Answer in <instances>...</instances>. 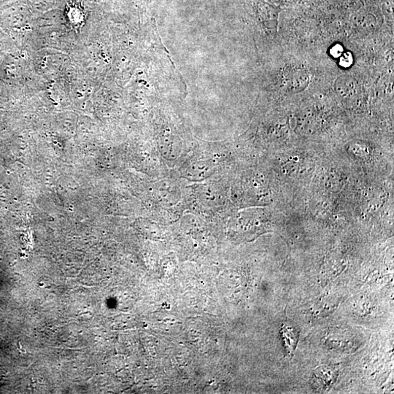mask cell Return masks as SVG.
Segmentation results:
<instances>
[{
  "instance_id": "6da1fadb",
  "label": "cell",
  "mask_w": 394,
  "mask_h": 394,
  "mask_svg": "<svg viewBox=\"0 0 394 394\" xmlns=\"http://www.w3.org/2000/svg\"><path fill=\"white\" fill-rule=\"evenodd\" d=\"M309 81V73L305 69H292L285 75L283 78V86L286 91L297 93L303 91L307 87Z\"/></svg>"
},
{
  "instance_id": "7a4b0ae2",
  "label": "cell",
  "mask_w": 394,
  "mask_h": 394,
  "mask_svg": "<svg viewBox=\"0 0 394 394\" xmlns=\"http://www.w3.org/2000/svg\"><path fill=\"white\" fill-rule=\"evenodd\" d=\"M356 80L353 77L344 75L337 78L334 84L335 91L343 97L352 96L356 91Z\"/></svg>"
},
{
  "instance_id": "3957f363",
  "label": "cell",
  "mask_w": 394,
  "mask_h": 394,
  "mask_svg": "<svg viewBox=\"0 0 394 394\" xmlns=\"http://www.w3.org/2000/svg\"><path fill=\"white\" fill-rule=\"evenodd\" d=\"M375 18L370 14H361L358 15L355 20V24L361 30H369L375 26Z\"/></svg>"
},
{
  "instance_id": "277c9868",
  "label": "cell",
  "mask_w": 394,
  "mask_h": 394,
  "mask_svg": "<svg viewBox=\"0 0 394 394\" xmlns=\"http://www.w3.org/2000/svg\"><path fill=\"white\" fill-rule=\"evenodd\" d=\"M340 66L345 68L350 67L352 63V56L350 53H346L340 56Z\"/></svg>"
},
{
  "instance_id": "5b68a950",
  "label": "cell",
  "mask_w": 394,
  "mask_h": 394,
  "mask_svg": "<svg viewBox=\"0 0 394 394\" xmlns=\"http://www.w3.org/2000/svg\"><path fill=\"white\" fill-rule=\"evenodd\" d=\"M331 54L334 58L340 57L343 54V47L341 45H335L330 50Z\"/></svg>"
}]
</instances>
